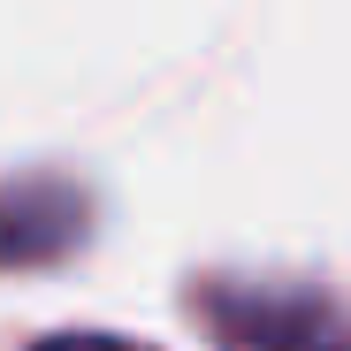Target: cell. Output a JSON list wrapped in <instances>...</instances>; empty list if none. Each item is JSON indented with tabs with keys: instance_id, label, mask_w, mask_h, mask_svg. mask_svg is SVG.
<instances>
[{
	"instance_id": "2",
	"label": "cell",
	"mask_w": 351,
	"mask_h": 351,
	"mask_svg": "<svg viewBox=\"0 0 351 351\" xmlns=\"http://www.w3.org/2000/svg\"><path fill=\"white\" fill-rule=\"evenodd\" d=\"M38 351H145V343H123V336H46Z\"/></svg>"
},
{
	"instance_id": "1",
	"label": "cell",
	"mask_w": 351,
	"mask_h": 351,
	"mask_svg": "<svg viewBox=\"0 0 351 351\" xmlns=\"http://www.w3.org/2000/svg\"><path fill=\"white\" fill-rule=\"evenodd\" d=\"M206 321L245 351H351V321L313 290H214Z\"/></svg>"
}]
</instances>
